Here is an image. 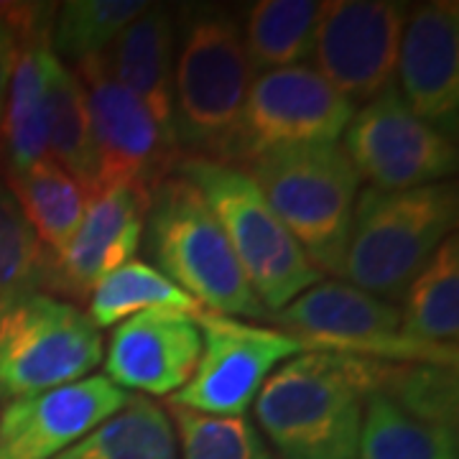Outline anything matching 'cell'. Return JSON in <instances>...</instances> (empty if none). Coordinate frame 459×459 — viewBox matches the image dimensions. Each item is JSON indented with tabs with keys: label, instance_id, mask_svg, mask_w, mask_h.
Masks as SVG:
<instances>
[{
	"label": "cell",
	"instance_id": "1",
	"mask_svg": "<svg viewBox=\"0 0 459 459\" xmlns=\"http://www.w3.org/2000/svg\"><path fill=\"white\" fill-rule=\"evenodd\" d=\"M385 368L342 352H304L279 365L253 401L279 459H358L365 403Z\"/></svg>",
	"mask_w": 459,
	"mask_h": 459
},
{
	"label": "cell",
	"instance_id": "2",
	"mask_svg": "<svg viewBox=\"0 0 459 459\" xmlns=\"http://www.w3.org/2000/svg\"><path fill=\"white\" fill-rule=\"evenodd\" d=\"M253 69L243 26L230 11L199 5L181 16L174 59V133L195 156L230 164Z\"/></svg>",
	"mask_w": 459,
	"mask_h": 459
},
{
	"label": "cell",
	"instance_id": "3",
	"mask_svg": "<svg viewBox=\"0 0 459 459\" xmlns=\"http://www.w3.org/2000/svg\"><path fill=\"white\" fill-rule=\"evenodd\" d=\"M457 186L439 181L406 192L360 189L342 276L383 301H401L411 281L457 225Z\"/></svg>",
	"mask_w": 459,
	"mask_h": 459
},
{
	"label": "cell",
	"instance_id": "4",
	"mask_svg": "<svg viewBox=\"0 0 459 459\" xmlns=\"http://www.w3.org/2000/svg\"><path fill=\"white\" fill-rule=\"evenodd\" d=\"M143 235L153 268L204 309L243 322L271 316L250 289L207 199L177 171L153 186Z\"/></svg>",
	"mask_w": 459,
	"mask_h": 459
},
{
	"label": "cell",
	"instance_id": "5",
	"mask_svg": "<svg viewBox=\"0 0 459 459\" xmlns=\"http://www.w3.org/2000/svg\"><path fill=\"white\" fill-rule=\"evenodd\" d=\"M247 174L304 255L325 276H342L360 174L342 143H301L265 151Z\"/></svg>",
	"mask_w": 459,
	"mask_h": 459
},
{
	"label": "cell",
	"instance_id": "6",
	"mask_svg": "<svg viewBox=\"0 0 459 459\" xmlns=\"http://www.w3.org/2000/svg\"><path fill=\"white\" fill-rule=\"evenodd\" d=\"M177 174L207 199L235 258L246 271L250 289L268 314H276L322 281V273L283 228L243 166L181 156Z\"/></svg>",
	"mask_w": 459,
	"mask_h": 459
},
{
	"label": "cell",
	"instance_id": "7",
	"mask_svg": "<svg viewBox=\"0 0 459 459\" xmlns=\"http://www.w3.org/2000/svg\"><path fill=\"white\" fill-rule=\"evenodd\" d=\"M100 362V329L72 301L36 291L0 309V401L77 383Z\"/></svg>",
	"mask_w": 459,
	"mask_h": 459
},
{
	"label": "cell",
	"instance_id": "8",
	"mask_svg": "<svg viewBox=\"0 0 459 459\" xmlns=\"http://www.w3.org/2000/svg\"><path fill=\"white\" fill-rule=\"evenodd\" d=\"M202 355L189 383L169 398V406L204 416H243L268 376L304 352H329L325 344L279 327H258L243 319L199 309Z\"/></svg>",
	"mask_w": 459,
	"mask_h": 459
},
{
	"label": "cell",
	"instance_id": "9",
	"mask_svg": "<svg viewBox=\"0 0 459 459\" xmlns=\"http://www.w3.org/2000/svg\"><path fill=\"white\" fill-rule=\"evenodd\" d=\"M283 332L325 344L329 352L385 362H437L457 368V344L401 337V309L342 281H319L268 316Z\"/></svg>",
	"mask_w": 459,
	"mask_h": 459
},
{
	"label": "cell",
	"instance_id": "10",
	"mask_svg": "<svg viewBox=\"0 0 459 459\" xmlns=\"http://www.w3.org/2000/svg\"><path fill=\"white\" fill-rule=\"evenodd\" d=\"M355 110L358 105L344 100L314 66L263 72L247 90L230 164H247L273 148L337 143Z\"/></svg>",
	"mask_w": 459,
	"mask_h": 459
},
{
	"label": "cell",
	"instance_id": "11",
	"mask_svg": "<svg viewBox=\"0 0 459 459\" xmlns=\"http://www.w3.org/2000/svg\"><path fill=\"white\" fill-rule=\"evenodd\" d=\"M342 135L360 179L380 192L439 184L457 171L455 141L413 113L395 87L355 110Z\"/></svg>",
	"mask_w": 459,
	"mask_h": 459
},
{
	"label": "cell",
	"instance_id": "12",
	"mask_svg": "<svg viewBox=\"0 0 459 459\" xmlns=\"http://www.w3.org/2000/svg\"><path fill=\"white\" fill-rule=\"evenodd\" d=\"M409 11V3L401 0L322 3L312 51L319 77L352 105L370 102L395 87Z\"/></svg>",
	"mask_w": 459,
	"mask_h": 459
},
{
	"label": "cell",
	"instance_id": "13",
	"mask_svg": "<svg viewBox=\"0 0 459 459\" xmlns=\"http://www.w3.org/2000/svg\"><path fill=\"white\" fill-rule=\"evenodd\" d=\"M74 74L84 87L95 135L98 189L120 184L151 197L179 164L177 141L159 128L141 100L115 82L98 56L74 65Z\"/></svg>",
	"mask_w": 459,
	"mask_h": 459
},
{
	"label": "cell",
	"instance_id": "14",
	"mask_svg": "<svg viewBox=\"0 0 459 459\" xmlns=\"http://www.w3.org/2000/svg\"><path fill=\"white\" fill-rule=\"evenodd\" d=\"M146 195L131 186H102L87 199L80 228L59 253L49 255L47 294L87 299L100 281L133 261L143 243Z\"/></svg>",
	"mask_w": 459,
	"mask_h": 459
},
{
	"label": "cell",
	"instance_id": "15",
	"mask_svg": "<svg viewBox=\"0 0 459 459\" xmlns=\"http://www.w3.org/2000/svg\"><path fill=\"white\" fill-rule=\"evenodd\" d=\"M105 376L8 401L0 411V459H54L128 403Z\"/></svg>",
	"mask_w": 459,
	"mask_h": 459
},
{
	"label": "cell",
	"instance_id": "16",
	"mask_svg": "<svg viewBox=\"0 0 459 459\" xmlns=\"http://www.w3.org/2000/svg\"><path fill=\"white\" fill-rule=\"evenodd\" d=\"M398 95L444 135L459 117V5L431 0L409 11L398 49Z\"/></svg>",
	"mask_w": 459,
	"mask_h": 459
},
{
	"label": "cell",
	"instance_id": "17",
	"mask_svg": "<svg viewBox=\"0 0 459 459\" xmlns=\"http://www.w3.org/2000/svg\"><path fill=\"white\" fill-rule=\"evenodd\" d=\"M202 329L179 312L148 309L117 322L105 352L108 380L120 391L171 395L197 370Z\"/></svg>",
	"mask_w": 459,
	"mask_h": 459
},
{
	"label": "cell",
	"instance_id": "18",
	"mask_svg": "<svg viewBox=\"0 0 459 459\" xmlns=\"http://www.w3.org/2000/svg\"><path fill=\"white\" fill-rule=\"evenodd\" d=\"M49 13L41 8L18 13V54L3 120L0 143L5 177L21 174L41 159H49L47 151V80L54 51L49 44Z\"/></svg>",
	"mask_w": 459,
	"mask_h": 459
},
{
	"label": "cell",
	"instance_id": "19",
	"mask_svg": "<svg viewBox=\"0 0 459 459\" xmlns=\"http://www.w3.org/2000/svg\"><path fill=\"white\" fill-rule=\"evenodd\" d=\"M177 16L164 5H148L98 59L115 82L146 105L159 128L174 133V59H177ZM179 146V143H177Z\"/></svg>",
	"mask_w": 459,
	"mask_h": 459
},
{
	"label": "cell",
	"instance_id": "20",
	"mask_svg": "<svg viewBox=\"0 0 459 459\" xmlns=\"http://www.w3.org/2000/svg\"><path fill=\"white\" fill-rule=\"evenodd\" d=\"M47 151L54 164L84 186L98 192V151L80 77L65 62L51 59L47 80Z\"/></svg>",
	"mask_w": 459,
	"mask_h": 459
},
{
	"label": "cell",
	"instance_id": "21",
	"mask_svg": "<svg viewBox=\"0 0 459 459\" xmlns=\"http://www.w3.org/2000/svg\"><path fill=\"white\" fill-rule=\"evenodd\" d=\"M5 186L11 189L44 250L49 255L59 253L72 240L87 210L90 195L82 184L51 159H41L31 169L8 177Z\"/></svg>",
	"mask_w": 459,
	"mask_h": 459
},
{
	"label": "cell",
	"instance_id": "22",
	"mask_svg": "<svg viewBox=\"0 0 459 459\" xmlns=\"http://www.w3.org/2000/svg\"><path fill=\"white\" fill-rule=\"evenodd\" d=\"M459 240L449 235L411 281L401 309V337L424 344H457Z\"/></svg>",
	"mask_w": 459,
	"mask_h": 459
},
{
	"label": "cell",
	"instance_id": "23",
	"mask_svg": "<svg viewBox=\"0 0 459 459\" xmlns=\"http://www.w3.org/2000/svg\"><path fill=\"white\" fill-rule=\"evenodd\" d=\"M54 459H179L177 431L159 403L131 395L123 409Z\"/></svg>",
	"mask_w": 459,
	"mask_h": 459
},
{
	"label": "cell",
	"instance_id": "24",
	"mask_svg": "<svg viewBox=\"0 0 459 459\" xmlns=\"http://www.w3.org/2000/svg\"><path fill=\"white\" fill-rule=\"evenodd\" d=\"M322 3L258 0L247 11L243 44L253 72L304 65L314 51Z\"/></svg>",
	"mask_w": 459,
	"mask_h": 459
},
{
	"label": "cell",
	"instance_id": "25",
	"mask_svg": "<svg viewBox=\"0 0 459 459\" xmlns=\"http://www.w3.org/2000/svg\"><path fill=\"white\" fill-rule=\"evenodd\" d=\"M358 459H457V434L413 419L376 391L365 403Z\"/></svg>",
	"mask_w": 459,
	"mask_h": 459
},
{
	"label": "cell",
	"instance_id": "26",
	"mask_svg": "<svg viewBox=\"0 0 459 459\" xmlns=\"http://www.w3.org/2000/svg\"><path fill=\"white\" fill-rule=\"evenodd\" d=\"M146 8L143 0H66L51 21V51L72 66L100 56Z\"/></svg>",
	"mask_w": 459,
	"mask_h": 459
},
{
	"label": "cell",
	"instance_id": "27",
	"mask_svg": "<svg viewBox=\"0 0 459 459\" xmlns=\"http://www.w3.org/2000/svg\"><path fill=\"white\" fill-rule=\"evenodd\" d=\"M377 391L419 421L457 429V368L437 362H388Z\"/></svg>",
	"mask_w": 459,
	"mask_h": 459
},
{
	"label": "cell",
	"instance_id": "28",
	"mask_svg": "<svg viewBox=\"0 0 459 459\" xmlns=\"http://www.w3.org/2000/svg\"><path fill=\"white\" fill-rule=\"evenodd\" d=\"M49 255L23 217L11 189L0 181V309L47 289Z\"/></svg>",
	"mask_w": 459,
	"mask_h": 459
},
{
	"label": "cell",
	"instance_id": "29",
	"mask_svg": "<svg viewBox=\"0 0 459 459\" xmlns=\"http://www.w3.org/2000/svg\"><path fill=\"white\" fill-rule=\"evenodd\" d=\"M179 459H279L243 416H204L171 406Z\"/></svg>",
	"mask_w": 459,
	"mask_h": 459
},
{
	"label": "cell",
	"instance_id": "30",
	"mask_svg": "<svg viewBox=\"0 0 459 459\" xmlns=\"http://www.w3.org/2000/svg\"><path fill=\"white\" fill-rule=\"evenodd\" d=\"M18 13H0V120L18 54Z\"/></svg>",
	"mask_w": 459,
	"mask_h": 459
}]
</instances>
